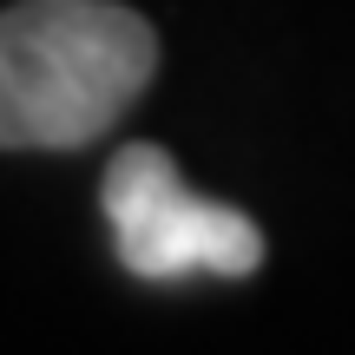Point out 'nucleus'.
<instances>
[{
	"mask_svg": "<svg viewBox=\"0 0 355 355\" xmlns=\"http://www.w3.org/2000/svg\"><path fill=\"white\" fill-rule=\"evenodd\" d=\"M158 33L119 0H20L0 13V152H79L139 105Z\"/></svg>",
	"mask_w": 355,
	"mask_h": 355,
	"instance_id": "obj_1",
	"label": "nucleus"
},
{
	"mask_svg": "<svg viewBox=\"0 0 355 355\" xmlns=\"http://www.w3.org/2000/svg\"><path fill=\"white\" fill-rule=\"evenodd\" d=\"M119 263L145 283L178 277H250L263 263V230L237 204L198 198L165 145H119L99 184Z\"/></svg>",
	"mask_w": 355,
	"mask_h": 355,
	"instance_id": "obj_2",
	"label": "nucleus"
}]
</instances>
